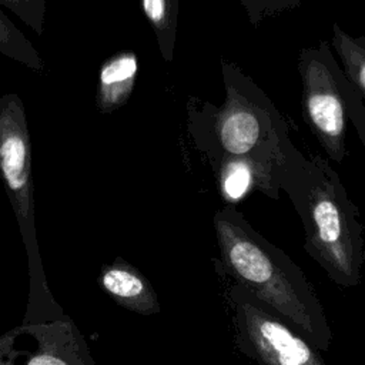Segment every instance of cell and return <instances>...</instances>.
<instances>
[{
  "label": "cell",
  "instance_id": "4fadbf2b",
  "mask_svg": "<svg viewBox=\"0 0 365 365\" xmlns=\"http://www.w3.org/2000/svg\"><path fill=\"white\" fill-rule=\"evenodd\" d=\"M302 1L304 0H240L250 23L254 27H258L267 19L277 17L285 11L299 7Z\"/></svg>",
  "mask_w": 365,
  "mask_h": 365
},
{
  "label": "cell",
  "instance_id": "9c48e42d",
  "mask_svg": "<svg viewBox=\"0 0 365 365\" xmlns=\"http://www.w3.org/2000/svg\"><path fill=\"white\" fill-rule=\"evenodd\" d=\"M138 74V58L133 50H123L100 66L96 107L103 114L121 108L131 97Z\"/></svg>",
  "mask_w": 365,
  "mask_h": 365
},
{
  "label": "cell",
  "instance_id": "5b68a950",
  "mask_svg": "<svg viewBox=\"0 0 365 365\" xmlns=\"http://www.w3.org/2000/svg\"><path fill=\"white\" fill-rule=\"evenodd\" d=\"M301 78L302 117L327 157L341 165L346 155L348 81L328 41L301 48L297 58Z\"/></svg>",
  "mask_w": 365,
  "mask_h": 365
},
{
  "label": "cell",
  "instance_id": "8992f818",
  "mask_svg": "<svg viewBox=\"0 0 365 365\" xmlns=\"http://www.w3.org/2000/svg\"><path fill=\"white\" fill-rule=\"evenodd\" d=\"M238 349L258 365H327L301 334L238 284L228 292Z\"/></svg>",
  "mask_w": 365,
  "mask_h": 365
},
{
  "label": "cell",
  "instance_id": "5bb4252c",
  "mask_svg": "<svg viewBox=\"0 0 365 365\" xmlns=\"http://www.w3.org/2000/svg\"><path fill=\"white\" fill-rule=\"evenodd\" d=\"M0 7L9 9L38 36L43 34L46 17L44 0H0Z\"/></svg>",
  "mask_w": 365,
  "mask_h": 365
},
{
  "label": "cell",
  "instance_id": "6da1fadb",
  "mask_svg": "<svg viewBox=\"0 0 365 365\" xmlns=\"http://www.w3.org/2000/svg\"><path fill=\"white\" fill-rule=\"evenodd\" d=\"M225 97L221 106L191 98L188 131L212 173L227 168L252 191L281 194L287 157L294 147L285 118L268 94L235 63L221 58Z\"/></svg>",
  "mask_w": 365,
  "mask_h": 365
},
{
  "label": "cell",
  "instance_id": "ba28073f",
  "mask_svg": "<svg viewBox=\"0 0 365 365\" xmlns=\"http://www.w3.org/2000/svg\"><path fill=\"white\" fill-rule=\"evenodd\" d=\"M98 282L113 301L131 312L153 315L160 311L158 297L150 281L123 258L103 265Z\"/></svg>",
  "mask_w": 365,
  "mask_h": 365
},
{
  "label": "cell",
  "instance_id": "9a60e30c",
  "mask_svg": "<svg viewBox=\"0 0 365 365\" xmlns=\"http://www.w3.org/2000/svg\"><path fill=\"white\" fill-rule=\"evenodd\" d=\"M348 118L354 125L356 135L359 137L362 145L365 147V104L362 96L355 90V87L348 80L345 84Z\"/></svg>",
  "mask_w": 365,
  "mask_h": 365
},
{
  "label": "cell",
  "instance_id": "7a4b0ae2",
  "mask_svg": "<svg viewBox=\"0 0 365 365\" xmlns=\"http://www.w3.org/2000/svg\"><path fill=\"white\" fill-rule=\"evenodd\" d=\"M222 267L271 312L312 346L328 351L332 329L324 307L302 269L281 248L259 234L232 205L212 218Z\"/></svg>",
  "mask_w": 365,
  "mask_h": 365
},
{
  "label": "cell",
  "instance_id": "30bf717a",
  "mask_svg": "<svg viewBox=\"0 0 365 365\" xmlns=\"http://www.w3.org/2000/svg\"><path fill=\"white\" fill-rule=\"evenodd\" d=\"M180 0H140V9L151 26L163 60H174Z\"/></svg>",
  "mask_w": 365,
  "mask_h": 365
},
{
  "label": "cell",
  "instance_id": "277c9868",
  "mask_svg": "<svg viewBox=\"0 0 365 365\" xmlns=\"http://www.w3.org/2000/svg\"><path fill=\"white\" fill-rule=\"evenodd\" d=\"M0 175L3 178L17 225L26 247L30 269V301L24 322L36 317L61 314L43 271L34 224V184L31 167V141L24 104L19 94L0 97Z\"/></svg>",
  "mask_w": 365,
  "mask_h": 365
},
{
  "label": "cell",
  "instance_id": "7c38bea8",
  "mask_svg": "<svg viewBox=\"0 0 365 365\" xmlns=\"http://www.w3.org/2000/svg\"><path fill=\"white\" fill-rule=\"evenodd\" d=\"M0 53L30 70L44 73V60L27 40V37L16 27V24L4 14L0 7Z\"/></svg>",
  "mask_w": 365,
  "mask_h": 365
},
{
  "label": "cell",
  "instance_id": "52a82bcc",
  "mask_svg": "<svg viewBox=\"0 0 365 365\" xmlns=\"http://www.w3.org/2000/svg\"><path fill=\"white\" fill-rule=\"evenodd\" d=\"M0 365H97L74 321L23 322L0 335Z\"/></svg>",
  "mask_w": 365,
  "mask_h": 365
},
{
  "label": "cell",
  "instance_id": "3957f363",
  "mask_svg": "<svg viewBox=\"0 0 365 365\" xmlns=\"http://www.w3.org/2000/svg\"><path fill=\"white\" fill-rule=\"evenodd\" d=\"M304 227V250L338 287H355L365 261L359 210L331 164L321 155L289 150L281 178Z\"/></svg>",
  "mask_w": 365,
  "mask_h": 365
},
{
  "label": "cell",
  "instance_id": "8fae6325",
  "mask_svg": "<svg viewBox=\"0 0 365 365\" xmlns=\"http://www.w3.org/2000/svg\"><path fill=\"white\" fill-rule=\"evenodd\" d=\"M332 50L341 61V67L355 87L365 97V37L346 33L338 23L332 24V36L329 41Z\"/></svg>",
  "mask_w": 365,
  "mask_h": 365
}]
</instances>
